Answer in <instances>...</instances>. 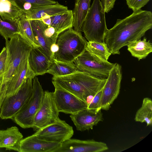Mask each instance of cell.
<instances>
[{
  "label": "cell",
  "mask_w": 152,
  "mask_h": 152,
  "mask_svg": "<svg viewBox=\"0 0 152 152\" xmlns=\"http://www.w3.org/2000/svg\"><path fill=\"white\" fill-rule=\"evenodd\" d=\"M152 27L151 12L141 9L134 11L125 18L117 20L114 26L108 30L104 42L111 54H119L122 47L140 39Z\"/></svg>",
  "instance_id": "6da1fadb"
},
{
  "label": "cell",
  "mask_w": 152,
  "mask_h": 152,
  "mask_svg": "<svg viewBox=\"0 0 152 152\" xmlns=\"http://www.w3.org/2000/svg\"><path fill=\"white\" fill-rule=\"evenodd\" d=\"M52 79V81L58 83L88 105L89 97H93L100 91L106 80V79H99L79 71L66 76H53Z\"/></svg>",
  "instance_id": "7a4b0ae2"
},
{
  "label": "cell",
  "mask_w": 152,
  "mask_h": 152,
  "mask_svg": "<svg viewBox=\"0 0 152 152\" xmlns=\"http://www.w3.org/2000/svg\"><path fill=\"white\" fill-rule=\"evenodd\" d=\"M56 42L59 49L55 54L53 60L71 63L85 50L87 41L81 32L71 28L62 32Z\"/></svg>",
  "instance_id": "3957f363"
},
{
  "label": "cell",
  "mask_w": 152,
  "mask_h": 152,
  "mask_svg": "<svg viewBox=\"0 0 152 152\" xmlns=\"http://www.w3.org/2000/svg\"><path fill=\"white\" fill-rule=\"evenodd\" d=\"M105 13L100 0H94L82 27V31L88 41L104 42L108 30Z\"/></svg>",
  "instance_id": "277c9868"
},
{
  "label": "cell",
  "mask_w": 152,
  "mask_h": 152,
  "mask_svg": "<svg viewBox=\"0 0 152 152\" xmlns=\"http://www.w3.org/2000/svg\"><path fill=\"white\" fill-rule=\"evenodd\" d=\"M7 57L5 72L2 84L11 78L21 62L28 58L33 47L19 34L6 40Z\"/></svg>",
  "instance_id": "5b68a950"
},
{
  "label": "cell",
  "mask_w": 152,
  "mask_h": 152,
  "mask_svg": "<svg viewBox=\"0 0 152 152\" xmlns=\"http://www.w3.org/2000/svg\"><path fill=\"white\" fill-rule=\"evenodd\" d=\"M44 93L38 78L35 76L33 79L31 96L13 118L20 127L24 129L32 128L34 117L40 107Z\"/></svg>",
  "instance_id": "8992f818"
},
{
  "label": "cell",
  "mask_w": 152,
  "mask_h": 152,
  "mask_svg": "<svg viewBox=\"0 0 152 152\" xmlns=\"http://www.w3.org/2000/svg\"><path fill=\"white\" fill-rule=\"evenodd\" d=\"M77 70L101 79H106L115 65L86 50L74 61Z\"/></svg>",
  "instance_id": "52a82bcc"
},
{
  "label": "cell",
  "mask_w": 152,
  "mask_h": 152,
  "mask_svg": "<svg viewBox=\"0 0 152 152\" xmlns=\"http://www.w3.org/2000/svg\"><path fill=\"white\" fill-rule=\"evenodd\" d=\"M33 82V78H28L16 93L5 97L0 110V117L1 119H13L26 104L32 94Z\"/></svg>",
  "instance_id": "ba28073f"
},
{
  "label": "cell",
  "mask_w": 152,
  "mask_h": 152,
  "mask_svg": "<svg viewBox=\"0 0 152 152\" xmlns=\"http://www.w3.org/2000/svg\"><path fill=\"white\" fill-rule=\"evenodd\" d=\"M53 92L44 91L40 107L34 117L32 128L38 130L56 122L59 118Z\"/></svg>",
  "instance_id": "9c48e42d"
},
{
  "label": "cell",
  "mask_w": 152,
  "mask_h": 152,
  "mask_svg": "<svg viewBox=\"0 0 152 152\" xmlns=\"http://www.w3.org/2000/svg\"><path fill=\"white\" fill-rule=\"evenodd\" d=\"M55 87L53 92L55 102L58 112L72 114L87 108L88 104L61 86L52 81Z\"/></svg>",
  "instance_id": "30bf717a"
},
{
  "label": "cell",
  "mask_w": 152,
  "mask_h": 152,
  "mask_svg": "<svg viewBox=\"0 0 152 152\" xmlns=\"http://www.w3.org/2000/svg\"><path fill=\"white\" fill-rule=\"evenodd\" d=\"M122 78L121 66L116 63L110 71L102 89L101 109L108 110L117 98L119 93Z\"/></svg>",
  "instance_id": "8fae6325"
},
{
  "label": "cell",
  "mask_w": 152,
  "mask_h": 152,
  "mask_svg": "<svg viewBox=\"0 0 152 152\" xmlns=\"http://www.w3.org/2000/svg\"><path fill=\"white\" fill-rule=\"evenodd\" d=\"M28 58L21 62L10 79L1 84L0 96L2 98L14 95L28 79H33L36 76L30 67Z\"/></svg>",
  "instance_id": "7c38bea8"
},
{
  "label": "cell",
  "mask_w": 152,
  "mask_h": 152,
  "mask_svg": "<svg viewBox=\"0 0 152 152\" xmlns=\"http://www.w3.org/2000/svg\"><path fill=\"white\" fill-rule=\"evenodd\" d=\"M34 134L41 139L61 144L71 138L74 131L72 126L59 118L55 123L38 130Z\"/></svg>",
  "instance_id": "4fadbf2b"
},
{
  "label": "cell",
  "mask_w": 152,
  "mask_h": 152,
  "mask_svg": "<svg viewBox=\"0 0 152 152\" xmlns=\"http://www.w3.org/2000/svg\"><path fill=\"white\" fill-rule=\"evenodd\" d=\"M108 149L106 143L94 140L70 139L61 143L54 152H100Z\"/></svg>",
  "instance_id": "5bb4252c"
},
{
  "label": "cell",
  "mask_w": 152,
  "mask_h": 152,
  "mask_svg": "<svg viewBox=\"0 0 152 152\" xmlns=\"http://www.w3.org/2000/svg\"><path fill=\"white\" fill-rule=\"evenodd\" d=\"M70 117L78 131L81 132L92 129L100 121H103V114L99 111L86 108L70 114Z\"/></svg>",
  "instance_id": "9a60e30c"
},
{
  "label": "cell",
  "mask_w": 152,
  "mask_h": 152,
  "mask_svg": "<svg viewBox=\"0 0 152 152\" xmlns=\"http://www.w3.org/2000/svg\"><path fill=\"white\" fill-rule=\"evenodd\" d=\"M61 144L47 141L34 134L21 141L19 152H54Z\"/></svg>",
  "instance_id": "2e32d148"
},
{
  "label": "cell",
  "mask_w": 152,
  "mask_h": 152,
  "mask_svg": "<svg viewBox=\"0 0 152 152\" xmlns=\"http://www.w3.org/2000/svg\"><path fill=\"white\" fill-rule=\"evenodd\" d=\"M68 10V7L58 3L44 5L33 7L23 12V15L28 20H39L45 15L52 16L63 13Z\"/></svg>",
  "instance_id": "e0dca14e"
},
{
  "label": "cell",
  "mask_w": 152,
  "mask_h": 152,
  "mask_svg": "<svg viewBox=\"0 0 152 152\" xmlns=\"http://www.w3.org/2000/svg\"><path fill=\"white\" fill-rule=\"evenodd\" d=\"M30 67L36 76L46 73L52 63L38 48H32L28 58Z\"/></svg>",
  "instance_id": "ac0fdd59"
},
{
  "label": "cell",
  "mask_w": 152,
  "mask_h": 152,
  "mask_svg": "<svg viewBox=\"0 0 152 152\" xmlns=\"http://www.w3.org/2000/svg\"><path fill=\"white\" fill-rule=\"evenodd\" d=\"M23 136L16 126L0 130V148L19 152Z\"/></svg>",
  "instance_id": "d6986e66"
},
{
  "label": "cell",
  "mask_w": 152,
  "mask_h": 152,
  "mask_svg": "<svg viewBox=\"0 0 152 152\" xmlns=\"http://www.w3.org/2000/svg\"><path fill=\"white\" fill-rule=\"evenodd\" d=\"M31 20L35 39L39 47L38 48L53 62V58L50 51L51 43L45 37L43 31L48 26L40 20Z\"/></svg>",
  "instance_id": "ffe728a7"
},
{
  "label": "cell",
  "mask_w": 152,
  "mask_h": 152,
  "mask_svg": "<svg viewBox=\"0 0 152 152\" xmlns=\"http://www.w3.org/2000/svg\"><path fill=\"white\" fill-rule=\"evenodd\" d=\"M91 0H75L72 11L73 27L77 32H81L82 27L90 7Z\"/></svg>",
  "instance_id": "44dd1931"
},
{
  "label": "cell",
  "mask_w": 152,
  "mask_h": 152,
  "mask_svg": "<svg viewBox=\"0 0 152 152\" xmlns=\"http://www.w3.org/2000/svg\"><path fill=\"white\" fill-rule=\"evenodd\" d=\"M51 23L50 26L54 28L57 35L65 30L72 28L73 20L72 10H68L64 13L50 16Z\"/></svg>",
  "instance_id": "7402d4cb"
},
{
  "label": "cell",
  "mask_w": 152,
  "mask_h": 152,
  "mask_svg": "<svg viewBox=\"0 0 152 152\" xmlns=\"http://www.w3.org/2000/svg\"><path fill=\"white\" fill-rule=\"evenodd\" d=\"M127 46V50L132 56L139 61L145 58L152 52V43L145 37L142 40L139 39L132 41Z\"/></svg>",
  "instance_id": "603a6c76"
},
{
  "label": "cell",
  "mask_w": 152,
  "mask_h": 152,
  "mask_svg": "<svg viewBox=\"0 0 152 152\" xmlns=\"http://www.w3.org/2000/svg\"><path fill=\"white\" fill-rule=\"evenodd\" d=\"M23 13L13 0H0V16L3 20L16 21Z\"/></svg>",
  "instance_id": "cb8c5ba5"
},
{
  "label": "cell",
  "mask_w": 152,
  "mask_h": 152,
  "mask_svg": "<svg viewBox=\"0 0 152 152\" xmlns=\"http://www.w3.org/2000/svg\"><path fill=\"white\" fill-rule=\"evenodd\" d=\"M17 22L20 36L29 43L33 47L39 48V45L35 39L31 25V20H27L22 14L17 19Z\"/></svg>",
  "instance_id": "d4e9b609"
},
{
  "label": "cell",
  "mask_w": 152,
  "mask_h": 152,
  "mask_svg": "<svg viewBox=\"0 0 152 152\" xmlns=\"http://www.w3.org/2000/svg\"><path fill=\"white\" fill-rule=\"evenodd\" d=\"M78 71L74 62L65 63L53 60L46 73L54 77L62 76Z\"/></svg>",
  "instance_id": "484cf974"
},
{
  "label": "cell",
  "mask_w": 152,
  "mask_h": 152,
  "mask_svg": "<svg viewBox=\"0 0 152 152\" xmlns=\"http://www.w3.org/2000/svg\"><path fill=\"white\" fill-rule=\"evenodd\" d=\"M136 121L145 122L147 126L152 124V101L151 98H145L142 106L137 111L134 118Z\"/></svg>",
  "instance_id": "4316f807"
},
{
  "label": "cell",
  "mask_w": 152,
  "mask_h": 152,
  "mask_svg": "<svg viewBox=\"0 0 152 152\" xmlns=\"http://www.w3.org/2000/svg\"><path fill=\"white\" fill-rule=\"evenodd\" d=\"M86 50L106 61H107L111 54L105 42H86Z\"/></svg>",
  "instance_id": "83f0119b"
},
{
  "label": "cell",
  "mask_w": 152,
  "mask_h": 152,
  "mask_svg": "<svg viewBox=\"0 0 152 152\" xmlns=\"http://www.w3.org/2000/svg\"><path fill=\"white\" fill-rule=\"evenodd\" d=\"M17 20H4L0 16V34L5 40L10 39L17 34H19Z\"/></svg>",
  "instance_id": "f1b7e54d"
},
{
  "label": "cell",
  "mask_w": 152,
  "mask_h": 152,
  "mask_svg": "<svg viewBox=\"0 0 152 152\" xmlns=\"http://www.w3.org/2000/svg\"><path fill=\"white\" fill-rule=\"evenodd\" d=\"M23 12L34 7L47 4H55L57 2L53 0H13Z\"/></svg>",
  "instance_id": "f546056e"
},
{
  "label": "cell",
  "mask_w": 152,
  "mask_h": 152,
  "mask_svg": "<svg viewBox=\"0 0 152 152\" xmlns=\"http://www.w3.org/2000/svg\"><path fill=\"white\" fill-rule=\"evenodd\" d=\"M102 89L93 97L88 105V109L96 111L101 110V104Z\"/></svg>",
  "instance_id": "4dcf8cb0"
},
{
  "label": "cell",
  "mask_w": 152,
  "mask_h": 152,
  "mask_svg": "<svg viewBox=\"0 0 152 152\" xmlns=\"http://www.w3.org/2000/svg\"><path fill=\"white\" fill-rule=\"evenodd\" d=\"M150 0H126V4L129 8L133 11H136L141 9Z\"/></svg>",
  "instance_id": "1f68e13d"
},
{
  "label": "cell",
  "mask_w": 152,
  "mask_h": 152,
  "mask_svg": "<svg viewBox=\"0 0 152 152\" xmlns=\"http://www.w3.org/2000/svg\"><path fill=\"white\" fill-rule=\"evenodd\" d=\"M43 33L46 38L52 44L56 43L58 36L53 27L48 26L44 30Z\"/></svg>",
  "instance_id": "d6a6232c"
},
{
  "label": "cell",
  "mask_w": 152,
  "mask_h": 152,
  "mask_svg": "<svg viewBox=\"0 0 152 152\" xmlns=\"http://www.w3.org/2000/svg\"><path fill=\"white\" fill-rule=\"evenodd\" d=\"M7 53L5 47H4L0 53V77L4 74L7 60Z\"/></svg>",
  "instance_id": "836d02e7"
},
{
  "label": "cell",
  "mask_w": 152,
  "mask_h": 152,
  "mask_svg": "<svg viewBox=\"0 0 152 152\" xmlns=\"http://www.w3.org/2000/svg\"><path fill=\"white\" fill-rule=\"evenodd\" d=\"M116 0H100L105 13H108L113 7Z\"/></svg>",
  "instance_id": "e575fe53"
},
{
  "label": "cell",
  "mask_w": 152,
  "mask_h": 152,
  "mask_svg": "<svg viewBox=\"0 0 152 152\" xmlns=\"http://www.w3.org/2000/svg\"><path fill=\"white\" fill-rule=\"evenodd\" d=\"M50 49L52 57L54 58L55 54L59 50V46L56 43H54L51 45Z\"/></svg>",
  "instance_id": "d590c367"
},
{
  "label": "cell",
  "mask_w": 152,
  "mask_h": 152,
  "mask_svg": "<svg viewBox=\"0 0 152 152\" xmlns=\"http://www.w3.org/2000/svg\"><path fill=\"white\" fill-rule=\"evenodd\" d=\"M3 76L0 77V88L1 85L2 84V80H3Z\"/></svg>",
  "instance_id": "8d00e7d4"
}]
</instances>
